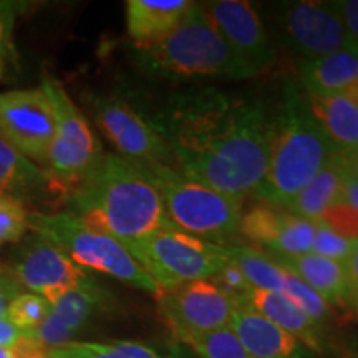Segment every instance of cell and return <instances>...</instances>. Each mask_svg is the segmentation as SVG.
I'll use <instances>...</instances> for the list:
<instances>
[{
    "mask_svg": "<svg viewBox=\"0 0 358 358\" xmlns=\"http://www.w3.org/2000/svg\"><path fill=\"white\" fill-rule=\"evenodd\" d=\"M153 124L182 176L239 199L264 181L272 120L261 101L217 88L182 90Z\"/></svg>",
    "mask_w": 358,
    "mask_h": 358,
    "instance_id": "1",
    "label": "cell"
},
{
    "mask_svg": "<svg viewBox=\"0 0 358 358\" xmlns=\"http://www.w3.org/2000/svg\"><path fill=\"white\" fill-rule=\"evenodd\" d=\"M66 199L70 213L128 250L146 236L174 227L150 173L118 155H103Z\"/></svg>",
    "mask_w": 358,
    "mask_h": 358,
    "instance_id": "2",
    "label": "cell"
},
{
    "mask_svg": "<svg viewBox=\"0 0 358 358\" xmlns=\"http://www.w3.org/2000/svg\"><path fill=\"white\" fill-rule=\"evenodd\" d=\"M334 153L337 151L312 116L306 95L289 83L279 115L272 120L266 176L254 196L268 206L285 208Z\"/></svg>",
    "mask_w": 358,
    "mask_h": 358,
    "instance_id": "3",
    "label": "cell"
},
{
    "mask_svg": "<svg viewBox=\"0 0 358 358\" xmlns=\"http://www.w3.org/2000/svg\"><path fill=\"white\" fill-rule=\"evenodd\" d=\"M136 64L146 75L169 82L254 77L214 29L203 6L196 2L171 34L153 45L136 48Z\"/></svg>",
    "mask_w": 358,
    "mask_h": 358,
    "instance_id": "4",
    "label": "cell"
},
{
    "mask_svg": "<svg viewBox=\"0 0 358 358\" xmlns=\"http://www.w3.org/2000/svg\"><path fill=\"white\" fill-rule=\"evenodd\" d=\"M29 229L64 250L83 271L101 272L134 289L159 294L153 279L120 241L88 226L73 213H30Z\"/></svg>",
    "mask_w": 358,
    "mask_h": 358,
    "instance_id": "5",
    "label": "cell"
},
{
    "mask_svg": "<svg viewBox=\"0 0 358 358\" xmlns=\"http://www.w3.org/2000/svg\"><path fill=\"white\" fill-rule=\"evenodd\" d=\"M145 169L158 186L168 219L179 231L216 244H224L239 232L243 199L192 181L174 168Z\"/></svg>",
    "mask_w": 358,
    "mask_h": 358,
    "instance_id": "6",
    "label": "cell"
},
{
    "mask_svg": "<svg viewBox=\"0 0 358 358\" xmlns=\"http://www.w3.org/2000/svg\"><path fill=\"white\" fill-rule=\"evenodd\" d=\"M129 252L153 279L159 292L187 282L213 279L227 264L224 244L199 239L178 227L146 236L131 245Z\"/></svg>",
    "mask_w": 358,
    "mask_h": 358,
    "instance_id": "7",
    "label": "cell"
},
{
    "mask_svg": "<svg viewBox=\"0 0 358 358\" xmlns=\"http://www.w3.org/2000/svg\"><path fill=\"white\" fill-rule=\"evenodd\" d=\"M55 113V136L45 161V173L55 191L69 196L103 156L101 145L64 85L45 73L42 85Z\"/></svg>",
    "mask_w": 358,
    "mask_h": 358,
    "instance_id": "8",
    "label": "cell"
},
{
    "mask_svg": "<svg viewBox=\"0 0 358 358\" xmlns=\"http://www.w3.org/2000/svg\"><path fill=\"white\" fill-rule=\"evenodd\" d=\"M280 38L303 62L340 50H358L332 2H284L275 8Z\"/></svg>",
    "mask_w": 358,
    "mask_h": 358,
    "instance_id": "9",
    "label": "cell"
},
{
    "mask_svg": "<svg viewBox=\"0 0 358 358\" xmlns=\"http://www.w3.org/2000/svg\"><path fill=\"white\" fill-rule=\"evenodd\" d=\"M159 312L174 337L187 342L198 335L226 329L239 307L213 279L187 282L156 295Z\"/></svg>",
    "mask_w": 358,
    "mask_h": 358,
    "instance_id": "10",
    "label": "cell"
},
{
    "mask_svg": "<svg viewBox=\"0 0 358 358\" xmlns=\"http://www.w3.org/2000/svg\"><path fill=\"white\" fill-rule=\"evenodd\" d=\"M98 127L122 158L143 168H174L171 151L153 122L116 96H101L93 103Z\"/></svg>",
    "mask_w": 358,
    "mask_h": 358,
    "instance_id": "11",
    "label": "cell"
},
{
    "mask_svg": "<svg viewBox=\"0 0 358 358\" xmlns=\"http://www.w3.org/2000/svg\"><path fill=\"white\" fill-rule=\"evenodd\" d=\"M55 136V113L42 88L0 93V138L45 166Z\"/></svg>",
    "mask_w": 358,
    "mask_h": 358,
    "instance_id": "12",
    "label": "cell"
},
{
    "mask_svg": "<svg viewBox=\"0 0 358 358\" xmlns=\"http://www.w3.org/2000/svg\"><path fill=\"white\" fill-rule=\"evenodd\" d=\"M201 6L224 42L254 75L274 62L275 50L252 3L245 0H213Z\"/></svg>",
    "mask_w": 358,
    "mask_h": 358,
    "instance_id": "13",
    "label": "cell"
},
{
    "mask_svg": "<svg viewBox=\"0 0 358 358\" xmlns=\"http://www.w3.org/2000/svg\"><path fill=\"white\" fill-rule=\"evenodd\" d=\"M8 271L22 287L42 295L45 301H50L64 290L92 277L64 250L37 234L27 237L25 243L17 249Z\"/></svg>",
    "mask_w": 358,
    "mask_h": 358,
    "instance_id": "14",
    "label": "cell"
},
{
    "mask_svg": "<svg viewBox=\"0 0 358 358\" xmlns=\"http://www.w3.org/2000/svg\"><path fill=\"white\" fill-rule=\"evenodd\" d=\"M110 301L108 290L103 289L93 277H88L82 284L47 301L50 303V312L32 335L48 350L65 345L98 312L108 306Z\"/></svg>",
    "mask_w": 358,
    "mask_h": 358,
    "instance_id": "15",
    "label": "cell"
},
{
    "mask_svg": "<svg viewBox=\"0 0 358 358\" xmlns=\"http://www.w3.org/2000/svg\"><path fill=\"white\" fill-rule=\"evenodd\" d=\"M239 232L254 244L264 245L275 257H295L312 252L315 222L275 206H254L243 213Z\"/></svg>",
    "mask_w": 358,
    "mask_h": 358,
    "instance_id": "16",
    "label": "cell"
},
{
    "mask_svg": "<svg viewBox=\"0 0 358 358\" xmlns=\"http://www.w3.org/2000/svg\"><path fill=\"white\" fill-rule=\"evenodd\" d=\"M229 329L254 358H315V353L308 350L301 340L248 306L236 308Z\"/></svg>",
    "mask_w": 358,
    "mask_h": 358,
    "instance_id": "17",
    "label": "cell"
},
{
    "mask_svg": "<svg viewBox=\"0 0 358 358\" xmlns=\"http://www.w3.org/2000/svg\"><path fill=\"white\" fill-rule=\"evenodd\" d=\"M243 306H248L282 330L292 335L313 353L325 350L324 329L312 320L301 307H297L285 295L272 290L252 289L245 297Z\"/></svg>",
    "mask_w": 358,
    "mask_h": 358,
    "instance_id": "18",
    "label": "cell"
},
{
    "mask_svg": "<svg viewBox=\"0 0 358 358\" xmlns=\"http://www.w3.org/2000/svg\"><path fill=\"white\" fill-rule=\"evenodd\" d=\"M192 6L189 0H128L127 30L134 47H148L166 37Z\"/></svg>",
    "mask_w": 358,
    "mask_h": 358,
    "instance_id": "19",
    "label": "cell"
},
{
    "mask_svg": "<svg viewBox=\"0 0 358 358\" xmlns=\"http://www.w3.org/2000/svg\"><path fill=\"white\" fill-rule=\"evenodd\" d=\"M306 93L340 95L358 103V50H340L313 62H302Z\"/></svg>",
    "mask_w": 358,
    "mask_h": 358,
    "instance_id": "20",
    "label": "cell"
},
{
    "mask_svg": "<svg viewBox=\"0 0 358 358\" xmlns=\"http://www.w3.org/2000/svg\"><path fill=\"white\" fill-rule=\"evenodd\" d=\"M348 171L345 153H334L325 166L310 179V182L285 206L289 213L319 222L325 211L338 203H343L345 181Z\"/></svg>",
    "mask_w": 358,
    "mask_h": 358,
    "instance_id": "21",
    "label": "cell"
},
{
    "mask_svg": "<svg viewBox=\"0 0 358 358\" xmlns=\"http://www.w3.org/2000/svg\"><path fill=\"white\" fill-rule=\"evenodd\" d=\"M306 103L327 140L338 153H352L358 148V103L340 95L306 93Z\"/></svg>",
    "mask_w": 358,
    "mask_h": 358,
    "instance_id": "22",
    "label": "cell"
},
{
    "mask_svg": "<svg viewBox=\"0 0 358 358\" xmlns=\"http://www.w3.org/2000/svg\"><path fill=\"white\" fill-rule=\"evenodd\" d=\"M274 261L301 277L330 307H343L352 302L345 267L342 262L317 256L313 252L295 257H275Z\"/></svg>",
    "mask_w": 358,
    "mask_h": 358,
    "instance_id": "23",
    "label": "cell"
},
{
    "mask_svg": "<svg viewBox=\"0 0 358 358\" xmlns=\"http://www.w3.org/2000/svg\"><path fill=\"white\" fill-rule=\"evenodd\" d=\"M53 191L52 179L34 161L0 138V194L20 199L35 192Z\"/></svg>",
    "mask_w": 358,
    "mask_h": 358,
    "instance_id": "24",
    "label": "cell"
},
{
    "mask_svg": "<svg viewBox=\"0 0 358 358\" xmlns=\"http://www.w3.org/2000/svg\"><path fill=\"white\" fill-rule=\"evenodd\" d=\"M224 248H226L227 262L234 264L243 272L250 287L282 292L285 277L284 266L248 245L224 244Z\"/></svg>",
    "mask_w": 358,
    "mask_h": 358,
    "instance_id": "25",
    "label": "cell"
},
{
    "mask_svg": "<svg viewBox=\"0 0 358 358\" xmlns=\"http://www.w3.org/2000/svg\"><path fill=\"white\" fill-rule=\"evenodd\" d=\"M50 358H163L148 343L116 340V342H71L50 350Z\"/></svg>",
    "mask_w": 358,
    "mask_h": 358,
    "instance_id": "26",
    "label": "cell"
},
{
    "mask_svg": "<svg viewBox=\"0 0 358 358\" xmlns=\"http://www.w3.org/2000/svg\"><path fill=\"white\" fill-rule=\"evenodd\" d=\"M282 295L292 301L295 306L301 307L303 312L315 320L320 327H324L327 322L332 319V307L320 297L315 290H312L303 282L301 277L295 275L289 268H285L284 287H282Z\"/></svg>",
    "mask_w": 358,
    "mask_h": 358,
    "instance_id": "27",
    "label": "cell"
},
{
    "mask_svg": "<svg viewBox=\"0 0 358 358\" xmlns=\"http://www.w3.org/2000/svg\"><path fill=\"white\" fill-rule=\"evenodd\" d=\"M186 343L199 358H254L229 327L192 337Z\"/></svg>",
    "mask_w": 358,
    "mask_h": 358,
    "instance_id": "28",
    "label": "cell"
},
{
    "mask_svg": "<svg viewBox=\"0 0 358 358\" xmlns=\"http://www.w3.org/2000/svg\"><path fill=\"white\" fill-rule=\"evenodd\" d=\"M48 312H50V303L42 295L22 292L8 303L6 320L20 332L34 334L47 319Z\"/></svg>",
    "mask_w": 358,
    "mask_h": 358,
    "instance_id": "29",
    "label": "cell"
},
{
    "mask_svg": "<svg viewBox=\"0 0 358 358\" xmlns=\"http://www.w3.org/2000/svg\"><path fill=\"white\" fill-rule=\"evenodd\" d=\"M29 216L30 213L25 209L24 201L8 196L0 204V248L19 243L29 229Z\"/></svg>",
    "mask_w": 358,
    "mask_h": 358,
    "instance_id": "30",
    "label": "cell"
},
{
    "mask_svg": "<svg viewBox=\"0 0 358 358\" xmlns=\"http://www.w3.org/2000/svg\"><path fill=\"white\" fill-rule=\"evenodd\" d=\"M352 245L353 241L340 236L324 222H315V236H313L312 245L313 254L343 264L350 254Z\"/></svg>",
    "mask_w": 358,
    "mask_h": 358,
    "instance_id": "31",
    "label": "cell"
},
{
    "mask_svg": "<svg viewBox=\"0 0 358 358\" xmlns=\"http://www.w3.org/2000/svg\"><path fill=\"white\" fill-rule=\"evenodd\" d=\"M319 222H324L330 229L338 232L347 239H358V211L348 203H338L325 211Z\"/></svg>",
    "mask_w": 358,
    "mask_h": 358,
    "instance_id": "32",
    "label": "cell"
},
{
    "mask_svg": "<svg viewBox=\"0 0 358 358\" xmlns=\"http://www.w3.org/2000/svg\"><path fill=\"white\" fill-rule=\"evenodd\" d=\"M213 280L216 282L217 287L221 289L227 297H231L237 306H243L248 294L252 290L249 282L245 280V277L243 275V272L231 262H227L226 266L213 277Z\"/></svg>",
    "mask_w": 358,
    "mask_h": 358,
    "instance_id": "33",
    "label": "cell"
},
{
    "mask_svg": "<svg viewBox=\"0 0 358 358\" xmlns=\"http://www.w3.org/2000/svg\"><path fill=\"white\" fill-rule=\"evenodd\" d=\"M22 3L0 0V57H6L12 48V34Z\"/></svg>",
    "mask_w": 358,
    "mask_h": 358,
    "instance_id": "34",
    "label": "cell"
},
{
    "mask_svg": "<svg viewBox=\"0 0 358 358\" xmlns=\"http://www.w3.org/2000/svg\"><path fill=\"white\" fill-rule=\"evenodd\" d=\"M7 348L13 358H50V350L32 334H24Z\"/></svg>",
    "mask_w": 358,
    "mask_h": 358,
    "instance_id": "35",
    "label": "cell"
},
{
    "mask_svg": "<svg viewBox=\"0 0 358 358\" xmlns=\"http://www.w3.org/2000/svg\"><path fill=\"white\" fill-rule=\"evenodd\" d=\"M332 3L343 25H345L347 32L350 34L353 43L358 48V0H338V2Z\"/></svg>",
    "mask_w": 358,
    "mask_h": 358,
    "instance_id": "36",
    "label": "cell"
},
{
    "mask_svg": "<svg viewBox=\"0 0 358 358\" xmlns=\"http://www.w3.org/2000/svg\"><path fill=\"white\" fill-rule=\"evenodd\" d=\"M24 292V287L15 280L8 268L0 271V319H6L7 307L17 295Z\"/></svg>",
    "mask_w": 358,
    "mask_h": 358,
    "instance_id": "37",
    "label": "cell"
},
{
    "mask_svg": "<svg viewBox=\"0 0 358 358\" xmlns=\"http://www.w3.org/2000/svg\"><path fill=\"white\" fill-rule=\"evenodd\" d=\"M343 267H345L348 290H350L353 299L358 294V239L353 241L352 250L343 262Z\"/></svg>",
    "mask_w": 358,
    "mask_h": 358,
    "instance_id": "38",
    "label": "cell"
},
{
    "mask_svg": "<svg viewBox=\"0 0 358 358\" xmlns=\"http://www.w3.org/2000/svg\"><path fill=\"white\" fill-rule=\"evenodd\" d=\"M25 332H20L19 329H15L10 322L6 319H0V347H8L15 342L17 338H20Z\"/></svg>",
    "mask_w": 358,
    "mask_h": 358,
    "instance_id": "39",
    "label": "cell"
},
{
    "mask_svg": "<svg viewBox=\"0 0 358 358\" xmlns=\"http://www.w3.org/2000/svg\"><path fill=\"white\" fill-rule=\"evenodd\" d=\"M343 199H345V203L353 206V208L358 211V182L355 181V179H352L350 176H347Z\"/></svg>",
    "mask_w": 358,
    "mask_h": 358,
    "instance_id": "40",
    "label": "cell"
},
{
    "mask_svg": "<svg viewBox=\"0 0 358 358\" xmlns=\"http://www.w3.org/2000/svg\"><path fill=\"white\" fill-rule=\"evenodd\" d=\"M345 163L348 176L358 182V148L352 153H345Z\"/></svg>",
    "mask_w": 358,
    "mask_h": 358,
    "instance_id": "41",
    "label": "cell"
},
{
    "mask_svg": "<svg viewBox=\"0 0 358 358\" xmlns=\"http://www.w3.org/2000/svg\"><path fill=\"white\" fill-rule=\"evenodd\" d=\"M0 358H13L7 347H0Z\"/></svg>",
    "mask_w": 358,
    "mask_h": 358,
    "instance_id": "42",
    "label": "cell"
},
{
    "mask_svg": "<svg viewBox=\"0 0 358 358\" xmlns=\"http://www.w3.org/2000/svg\"><path fill=\"white\" fill-rule=\"evenodd\" d=\"M352 306H353V310H355V313H357V315H358V294L355 295V297H353L352 299Z\"/></svg>",
    "mask_w": 358,
    "mask_h": 358,
    "instance_id": "43",
    "label": "cell"
},
{
    "mask_svg": "<svg viewBox=\"0 0 358 358\" xmlns=\"http://www.w3.org/2000/svg\"><path fill=\"white\" fill-rule=\"evenodd\" d=\"M3 66H6V57H0V78L3 75Z\"/></svg>",
    "mask_w": 358,
    "mask_h": 358,
    "instance_id": "44",
    "label": "cell"
},
{
    "mask_svg": "<svg viewBox=\"0 0 358 358\" xmlns=\"http://www.w3.org/2000/svg\"><path fill=\"white\" fill-rule=\"evenodd\" d=\"M8 198V196H6V194H0V204L3 203V201H6Z\"/></svg>",
    "mask_w": 358,
    "mask_h": 358,
    "instance_id": "45",
    "label": "cell"
},
{
    "mask_svg": "<svg viewBox=\"0 0 358 358\" xmlns=\"http://www.w3.org/2000/svg\"><path fill=\"white\" fill-rule=\"evenodd\" d=\"M3 268H7L6 266H2V264H0V271H3Z\"/></svg>",
    "mask_w": 358,
    "mask_h": 358,
    "instance_id": "46",
    "label": "cell"
}]
</instances>
